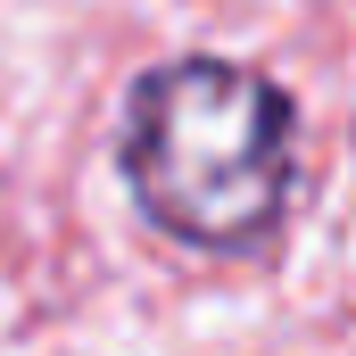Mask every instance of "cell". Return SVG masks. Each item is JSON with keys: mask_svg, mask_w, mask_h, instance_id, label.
<instances>
[{"mask_svg": "<svg viewBox=\"0 0 356 356\" xmlns=\"http://www.w3.org/2000/svg\"><path fill=\"white\" fill-rule=\"evenodd\" d=\"M116 158L182 249H257L298 191V108L241 58H166L124 99Z\"/></svg>", "mask_w": 356, "mask_h": 356, "instance_id": "6da1fadb", "label": "cell"}]
</instances>
